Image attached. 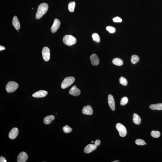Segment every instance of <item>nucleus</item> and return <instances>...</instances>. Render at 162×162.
Segmentation results:
<instances>
[{
  "mask_svg": "<svg viewBox=\"0 0 162 162\" xmlns=\"http://www.w3.org/2000/svg\"><path fill=\"white\" fill-rule=\"evenodd\" d=\"M128 99L127 97H124L122 98L120 102V104L122 106H124L126 105L128 103Z\"/></svg>",
  "mask_w": 162,
  "mask_h": 162,
  "instance_id": "bb28decb",
  "label": "nucleus"
},
{
  "mask_svg": "<svg viewBox=\"0 0 162 162\" xmlns=\"http://www.w3.org/2000/svg\"><path fill=\"white\" fill-rule=\"evenodd\" d=\"M136 144L138 145H144L145 144V142L143 140L140 139H138L136 140L135 141Z\"/></svg>",
  "mask_w": 162,
  "mask_h": 162,
  "instance_id": "cd10ccee",
  "label": "nucleus"
},
{
  "mask_svg": "<svg viewBox=\"0 0 162 162\" xmlns=\"http://www.w3.org/2000/svg\"><path fill=\"white\" fill-rule=\"evenodd\" d=\"M17 83L13 81L9 82L6 86V91L8 93H12L15 91L19 87Z\"/></svg>",
  "mask_w": 162,
  "mask_h": 162,
  "instance_id": "7ed1b4c3",
  "label": "nucleus"
},
{
  "mask_svg": "<svg viewBox=\"0 0 162 162\" xmlns=\"http://www.w3.org/2000/svg\"><path fill=\"white\" fill-rule=\"evenodd\" d=\"M108 102L110 108L113 111L115 109V102L113 96L110 94L108 95Z\"/></svg>",
  "mask_w": 162,
  "mask_h": 162,
  "instance_id": "1a4fd4ad",
  "label": "nucleus"
},
{
  "mask_svg": "<svg viewBox=\"0 0 162 162\" xmlns=\"http://www.w3.org/2000/svg\"><path fill=\"white\" fill-rule=\"evenodd\" d=\"M114 22L116 23H120L122 21V19L118 17H116L113 19Z\"/></svg>",
  "mask_w": 162,
  "mask_h": 162,
  "instance_id": "c756f323",
  "label": "nucleus"
},
{
  "mask_svg": "<svg viewBox=\"0 0 162 162\" xmlns=\"http://www.w3.org/2000/svg\"><path fill=\"white\" fill-rule=\"evenodd\" d=\"M54 119L55 117L53 115H49L44 118V123L46 125H48L50 124Z\"/></svg>",
  "mask_w": 162,
  "mask_h": 162,
  "instance_id": "f3484780",
  "label": "nucleus"
},
{
  "mask_svg": "<svg viewBox=\"0 0 162 162\" xmlns=\"http://www.w3.org/2000/svg\"><path fill=\"white\" fill-rule=\"evenodd\" d=\"M91 142L92 143H94V141H92Z\"/></svg>",
  "mask_w": 162,
  "mask_h": 162,
  "instance_id": "f704fd0d",
  "label": "nucleus"
},
{
  "mask_svg": "<svg viewBox=\"0 0 162 162\" xmlns=\"http://www.w3.org/2000/svg\"><path fill=\"white\" fill-rule=\"evenodd\" d=\"M116 128L120 136L123 137L126 135L127 133L126 128L122 124L120 123H118L116 124Z\"/></svg>",
  "mask_w": 162,
  "mask_h": 162,
  "instance_id": "39448f33",
  "label": "nucleus"
},
{
  "mask_svg": "<svg viewBox=\"0 0 162 162\" xmlns=\"http://www.w3.org/2000/svg\"><path fill=\"white\" fill-rule=\"evenodd\" d=\"M106 29L107 31H108L110 33H113L116 32V29L114 27L112 26H107L106 28Z\"/></svg>",
  "mask_w": 162,
  "mask_h": 162,
  "instance_id": "c85d7f7f",
  "label": "nucleus"
},
{
  "mask_svg": "<svg viewBox=\"0 0 162 162\" xmlns=\"http://www.w3.org/2000/svg\"><path fill=\"white\" fill-rule=\"evenodd\" d=\"M133 120L134 124L136 125H139L141 123V118L136 114H133Z\"/></svg>",
  "mask_w": 162,
  "mask_h": 162,
  "instance_id": "6ab92c4d",
  "label": "nucleus"
},
{
  "mask_svg": "<svg viewBox=\"0 0 162 162\" xmlns=\"http://www.w3.org/2000/svg\"><path fill=\"white\" fill-rule=\"evenodd\" d=\"M19 129L17 128H14L11 130L9 133V138L11 139H15L19 134Z\"/></svg>",
  "mask_w": 162,
  "mask_h": 162,
  "instance_id": "4468645a",
  "label": "nucleus"
},
{
  "mask_svg": "<svg viewBox=\"0 0 162 162\" xmlns=\"http://www.w3.org/2000/svg\"><path fill=\"white\" fill-rule=\"evenodd\" d=\"M81 93V91L75 85L72 86L69 91L70 94L74 96H77L79 95Z\"/></svg>",
  "mask_w": 162,
  "mask_h": 162,
  "instance_id": "9d476101",
  "label": "nucleus"
},
{
  "mask_svg": "<svg viewBox=\"0 0 162 162\" xmlns=\"http://www.w3.org/2000/svg\"><path fill=\"white\" fill-rule=\"evenodd\" d=\"M139 60V57L137 55H133L131 58V62L133 64H136L138 63Z\"/></svg>",
  "mask_w": 162,
  "mask_h": 162,
  "instance_id": "412c9836",
  "label": "nucleus"
},
{
  "mask_svg": "<svg viewBox=\"0 0 162 162\" xmlns=\"http://www.w3.org/2000/svg\"><path fill=\"white\" fill-rule=\"evenodd\" d=\"M151 135L153 138H157L160 137V133L158 131H152L151 132Z\"/></svg>",
  "mask_w": 162,
  "mask_h": 162,
  "instance_id": "b1692460",
  "label": "nucleus"
},
{
  "mask_svg": "<svg viewBox=\"0 0 162 162\" xmlns=\"http://www.w3.org/2000/svg\"><path fill=\"white\" fill-rule=\"evenodd\" d=\"M60 21L57 19H55L54 20V23L51 28V30L53 33H55L57 31L60 27Z\"/></svg>",
  "mask_w": 162,
  "mask_h": 162,
  "instance_id": "0eeeda50",
  "label": "nucleus"
},
{
  "mask_svg": "<svg viewBox=\"0 0 162 162\" xmlns=\"http://www.w3.org/2000/svg\"><path fill=\"white\" fill-rule=\"evenodd\" d=\"M97 146L94 144H90L88 145L84 149V152L86 153H89L96 149Z\"/></svg>",
  "mask_w": 162,
  "mask_h": 162,
  "instance_id": "9b49d317",
  "label": "nucleus"
},
{
  "mask_svg": "<svg viewBox=\"0 0 162 162\" xmlns=\"http://www.w3.org/2000/svg\"><path fill=\"white\" fill-rule=\"evenodd\" d=\"M48 9V5L46 3L41 4L38 6L36 15V19H39L47 12Z\"/></svg>",
  "mask_w": 162,
  "mask_h": 162,
  "instance_id": "f257e3e1",
  "label": "nucleus"
},
{
  "mask_svg": "<svg viewBox=\"0 0 162 162\" xmlns=\"http://www.w3.org/2000/svg\"><path fill=\"white\" fill-rule=\"evenodd\" d=\"M119 81H120V83L122 85L126 86L127 85L128 81H127L126 79L125 78V77H121L119 79Z\"/></svg>",
  "mask_w": 162,
  "mask_h": 162,
  "instance_id": "393cba45",
  "label": "nucleus"
},
{
  "mask_svg": "<svg viewBox=\"0 0 162 162\" xmlns=\"http://www.w3.org/2000/svg\"><path fill=\"white\" fill-rule=\"evenodd\" d=\"M63 130L65 133H70L72 131V129L68 125H66L63 127Z\"/></svg>",
  "mask_w": 162,
  "mask_h": 162,
  "instance_id": "a878e982",
  "label": "nucleus"
},
{
  "mask_svg": "<svg viewBox=\"0 0 162 162\" xmlns=\"http://www.w3.org/2000/svg\"><path fill=\"white\" fill-rule=\"evenodd\" d=\"M146 144V143H145V144Z\"/></svg>",
  "mask_w": 162,
  "mask_h": 162,
  "instance_id": "c9c22d12",
  "label": "nucleus"
},
{
  "mask_svg": "<svg viewBox=\"0 0 162 162\" xmlns=\"http://www.w3.org/2000/svg\"><path fill=\"white\" fill-rule=\"evenodd\" d=\"M63 41L65 44L68 46H71L76 44L77 39L71 35H66L63 38Z\"/></svg>",
  "mask_w": 162,
  "mask_h": 162,
  "instance_id": "f03ea898",
  "label": "nucleus"
},
{
  "mask_svg": "<svg viewBox=\"0 0 162 162\" xmlns=\"http://www.w3.org/2000/svg\"><path fill=\"white\" fill-rule=\"evenodd\" d=\"M92 38L93 40L99 43L100 42V38L99 35L97 33H93L92 35Z\"/></svg>",
  "mask_w": 162,
  "mask_h": 162,
  "instance_id": "5701e85b",
  "label": "nucleus"
},
{
  "mask_svg": "<svg viewBox=\"0 0 162 162\" xmlns=\"http://www.w3.org/2000/svg\"><path fill=\"white\" fill-rule=\"evenodd\" d=\"M101 143V141L99 140H96L94 144L97 146L99 145Z\"/></svg>",
  "mask_w": 162,
  "mask_h": 162,
  "instance_id": "7c9ffc66",
  "label": "nucleus"
},
{
  "mask_svg": "<svg viewBox=\"0 0 162 162\" xmlns=\"http://www.w3.org/2000/svg\"><path fill=\"white\" fill-rule=\"evenodd\" d=\"M75 80V78L73 77H66L62 83L61 87L63 89L67 88L73 84Z\"/></svg>",
  "mask_w": 162,
  "mask_h": 162,
  "instance_id": "20e7f679",
  "label": "nucleus"
},
{
  "mask_svg": "<svg viewBox=\"0 0 162 162\" xmlns=\"http://www.w3.org/2000/svg\"><path fill=\"white\" fill-rule=\"evenodd\" d=\"M120 162V161L119 160H116L115 161L113 162Z\"/></svg>",
  "mask_w": 162,
  "mask_h": 162,
  "instance_id": "72a5a7b5",
  "label": "nucleus"
},
{
  "mask_svg": "<svg viewBox=\"0 0 162 162\" xmlns=\"http://www.w3.org/2000/svg\"><path fill=\"white\" fill-rule=\"evenodd\" d=\"M150 107L152 110H162V103L151 105L150 106Z\"/></svg>",
  "mask_w": 162,
  "mask_h": 162,
  "instance_id": "a211bd4d",
  "label": "nucleus"
},
{
  "mask_svg": "<svg viewBox=\"0 0 162 162\" xmlns=\"http://www.w3.org/2000/svg\"><path fill=\"white\" fill-rule=\"evenodd\" d=\"M12 25L17 30H19L20 28V24L19 19L16 16H14L12 20Z\"/></svg>",
  "mask_w": 162,
  "mask_h": 162,
  "instance_id": "dca6fc26",
  "label": "nucleus"
},
{
  "mask_svg": "<svg viewBox=\"0 0 162 162\" xmlns=\"http://www.w3.org/2000/svg\"><path fill=\"white\" fill-rule=\"evenodd\" d=\"M28 158V155L25 152H22L19 153L18 155L17 162H25L27 161Z\"/></svg>",
  "mask_w": 162,
  "mask_h": 162,
  "instance_id": "6e6552de",
  "label": "nucleus"
},
{
  "mask_svg": "<svg viewBox=\"0 0 162 162\" xmlns=\"http://www.w3.org/2000/svg\"><path fill=\"white\" fill-rule=\"evenodd\" d=\"M76 6V3L75 2H70L68 5V9L70 12H73L74 11L75 8Z\"/></svg>",
  "mask_w": 162,
  "mask_h": 162,
  "instance_id": "4be33fe9",
  "label": "nucleus"
},
{
  "mask_svg": "<svg viewBox=\"0 0 162 162\" xmlns=\"http://www.w3.org/2000/svg\"><path fill=\"white\" fill-rule=\"evenodd\" d=\"M48 94V92L46 91L41 90L34 93L32 94V96L33 97L35 98H42L46 96Z\"/></svg>",
  "mask_w": 162,
  "mask_h": 162,
  "instance_id": "f8f14e48",
  "label": "nucleus"
},
{
  "mask_svg": "<svg viewBox=\"0 0 162 162\" xmlns=\"http://www.w3.org/2000/svg\"><path fill=\"white\" fill-rule=\"evenodd\" d=\"M90 58L92 65L97 66L99 64V60L98 57L95 54H93L91 56Z\"/></svg>",
  "mask_w": 162,
  "mask_h": 162,
  "instance_id": "2eb2a0df",
  "label": "nucleus"
},
{
  "mask_svg": "<svg viewBox=\"0 0 162 162\" xmlns=\"http://www.w3.org/2000/svg\"><path fill=\"white\" fill-rule=\"evenodd\" d=\"M42 55L44 60L48 61L50 59V50L48 48L45 47L42 49Z\"/></svg>",
  "mask_w": 162,
  "mask_h": 162,
  "instance_id": "423d86ee",
  "label": "nucleus"
},
{
  "mask_svg": "<svg viewBox=\"0 0 162 162\" xmlns=\"http://www.w3.org/2000/svg\"><path fill=\"white\" fill-rule=\"evenodd\" d=\"M112 63L114 64L117 66H121L123 64V61L118 58L114 59L112 60Z\"/></svg>",
  "mask_w": 162,
  "mask_h": 162,
  "instance_id": "aec40b11",
  "label": "nucleus"
},
{
  "mask_svg": "<svg viewBox=\"0 0 162 162\" xmlns=\"http://www.w3.org/2000/svg\"><path fill=\"white\" fill-rule=\"evenodd\" d=\"M5 49V48L4 47L1 46V45L0 46V51H1V50H4Z\"/></svg>",
  "mask_w": 162,
  "mask_h": 162,
  "instance_id": "473e14b6",
  "label": "nucleus"
},
{
  "mask_svg": "<svg viewBox=\"0 0 162 162\" xmlns=\"http://www.w3.org/2000/svg\"><path fill=\"white\" fill-rule=\"evenodd\" d=\"M0 162H6L7 161L6 159L3 157L1 156L0 157Z\"/></svg>",
  "mask_w": 162,
  "mask_h": 162,
  "instance_id": "2f4dec72",
  "label": "nucleus"
},
{
  "mask_svg": "<svg viewBox=\"0 0 162 162\" xmlns=\"http://www.w3.org/2000/svg\"><path fill=\"white\" fill-rule=\"evenodd\" d=\"M82 113L84 114L92 115L93 113V110L90 105L85 106L82 109Z\"/></svg>",
  "mask_w": 162,
  "mask_h": 162,
  "instance_id": "ddd939ff",
  "label": "nucleus"
}]
</instances>
